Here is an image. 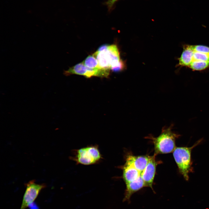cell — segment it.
Listing matches in <instances>:
<instances>
[{"label": "cell", "mask_w": 209, "mask_h": 209, "mask_svg": "<svg viewBox=\"0 0 209 209\" xmlns=\"http://www.w3.org/2000/svg\"><path fill=\"white\" fill-rule=\"evenodd\" d=\"M179 65L194 71L204 70L209 66V47L201 45H184L179 59Z\"/></svg>", "instance_id": "obj_1"}, {"label": "cell", "mask_w": 209, "mask_h": 209, "mask_svg": "<svg viewBox=\"0 0 209 209\" xmlns=\"http://www.w3.org/2000/svg\"><path fill=\"white\" fill-rule=\"evenodd\" d=\"M172 124L169 127L162 128L160 134L157 137H151L154 145L155 154H167L172 152L175 148V140L179 135L172 130Z\"/></svg>", "instance_id": "obj_2"}, {"label": "cell", "mask_w": 209, "mask_h": 209, "mask_svg": "<svg viewBox=\"0 0 209 209\" xmlns=\"http://www.w3.org/2000/svg\"><path fill=\"white\" fill-rule=\"evenodd\" d=\"M201 141L199 140L190 147H177L173 151V156L179 172L186 180H188L189 174L192 171L191 157L192 149Z\"/></svg>", "instance_id": "obj_3"}, {"label": "cell", "mask_w": 209, "mask_h": 209, "mask_svg": "<svg viewBox=\"0 0 209 209\" xmlns=\"http://www.w3.org/2000/svg\"><path fill=\"white\" fill-rule=\"evenodd\" d=\"M73 160L79 164L91 165L100 162L102 158L97 146L90 145L78 149L75 151Z\"/></svg>", "instance_id": "obj_4"}, {"label": "cell", "mask_w": 209, "mask_h": 209, "mask_svg": "<svg viewBox=\"0 0 209 209\" xmlns=\"http://www.w3.org/2000/svg\"><path fill=\"white\" fill-rule=\"evenodd\" d=\"M25 185L26 190L20 209H25L29 206L37 198L40 191L46 187L44 183H36L34 180L30 181Z\"/></svg>", "instance_id": "obj_5"}, {"label": "cell", "mask_w": 209, "mask_h": 209, "mask_svg": "<svg viewBox=\"0 0 209 209\" xmlns=\"http://www.w3.org/2000/svg\"><path fill=\"white\" fill-rule=\"evenodd\" d=\"M111 69L117 72L122 70L124 68L123 62L120 59L118 48L116 45H109L106 50Z\"/></svg>", "instance_id": "obj_6"}, {"label": "cell", "mask_w": 209, "mask_h": 209, "mask_svg": "<svg viewBox=\"0 0 209 209\" xmlns=\"http://www.w3.org/2000/svg\"><path fill=\"white\" fill-rule=\"evenodd\" d=\"M64 74L66 76L74 74L89 78L92 76L99 77L100 71L98 69H91L87 67L82 62L65 71Z\"/></svg>", "instance_id": "obj_7"}, {"label": "cell", "mask_w": 209, "mask_h": 209, "mask_svg": "<svg viewBox=\"0 0 209 209\" xmlns=\"http://www.w3.org/2000/svg\"><path fill=\"white\" fill-rule=\"evenodd\" d=\"M156 166L154 156H150L146 166L141 174L146 187H149L152 189L156 173Z\"/></svg>", "instance_id": "obj_8"}, {"label": "cell", "mask_w": 209, "mask_h": 209, "mask_svg": "<svg viewBox=\"0 0 209 209\" xmlns=\"http://www.w3.org/2000/svg\"><path fill=\"white\" fill-rule=\"evenodd\" d=\"M126 184V189L123 200L124 201H127L128 202H130L131 197L133 194L143 187H146L141 174L135 180Z\"/></svg>", "instance_id": "obj_9"}, {"label": "cell", "mask_w": 209, "mask_h": 209, "mask_svg": "<svg viewBox=\"0 0 209 209\" xmlns=\"http://www.w3.org/2000/svg\"><path fill=\"white\" fill-rule=\"evenodd\" d=\"M149 157L144 156L129 155L127 157L126 161L131 164L141 174L146 166Z\"/></svg>", "instance_id": "obj_10"}, {"label": "cell", "mask_w": 209, "mask_h": 209, "mask_svg": "<svg viewBox=\"0 0 209 209\" xmlns=\"http://www.w3.org/2000/svg\"><path fill=\"white\" fill-rule=\"evenodd\" d=\"M141 174L131 164L126 162L123 168V178L126 184L135 180Z\"/></svg>", "instance_id": "obj_11"}, {"label": "cell", "mask_w": 209, "mask_h": 209, "mask_svg": "<svg viewBox=\"0 0 209 209\" xmlns=\"http://www.w3.org/2000/svg\"><path fill=\"white\" fill-rule=\"evenodd\" d=\"M106 50L101 51H97L93 55L98 61L100 68L110 70L111 66L106 53Z\"/></svg>", "instance_id": "obj_12"}, {"label": "cell", "mask_w": 209, "mask_h": 209, "mask_svg": "<svg viewBox=\"0 0 209 209\" xmlns=\"http://www.w3.org/2000/svg\"><path fill=\"white\" fill-rule=\"evenodd\" d=\"M82 62L86 67L89 68L100 69L99 66L98 61L93 55L88 56Z\"/></svg>", "instance_id": "obj_13"}, {"label": "cell", "mask_w": 209, "mask_h": 209, "mask_svg": "<svg viewBox=\"0 0 209 209\" xmlns=\"http://www.w3.org/2000/svg\"><path fill=\"white\" fill-rule=\"evenodd\" d=\"M119 0H108L105 2V4L107 6L109 11L111 10L113 7L115 3Z\"/></svg>", "instance_id": "obj_14"}, {"label": "cell", "mask_w": 209, "mask_h": 209, "mask_svg": "<svg viewBox=\"0 0 209 209\" xmlns=\"http://www.w3.org/2000/svg\"><path fill=\"white\" fill-rule=\"evenodd\" d=\"M109 45L107 44H104L100 46L98 48L97 51H101L107 50L108 48Z\"/></svg>", "instance_id": "obj_15"}]
</instances>
